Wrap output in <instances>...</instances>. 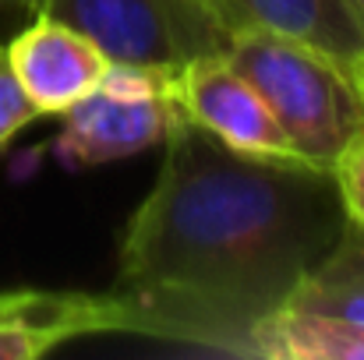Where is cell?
<instances>
[{
    "label": "cell",
    "mask_w": 364,
    "mask_h": 360,
    "mask_svg": "<svg viewBox=\"0 0 364 360\" xmlns=\"http://www.w3.org/2000/svg\"><path fill=\"white\" fill-rule=\"evenodd\" d=\"M358 4H361V14H364V0H358Z\"/></svg>",
    "instance_id": "14"
},
{
    "label": "cell",
    "mask_w": 364,
    "mask_h": 360,
    "mask_svg": "<svg viewBox=\"0 0 364 360\" xmlns=\"http://www.w3.org/2000/svg\"><path fill=\"white\" fill-rule=\"evenodd\" d=\"M64 300H68V293H50V290H0V318L53 311Z\"/></svg>",
    "instance_id": "12"
},
{
    "label": "cell",
    "mask_w": 364,
    "mask_h": 360,
    "mask_svg": "<svg viewBox=\"0 0 364 360\" xmlns=\"http://www.w3.org/2000/svg\"><path fill=\"white\" fill-rule=\"evenodd\" d=\"M163 148L121 237L110 290L121 332L251 357L255 325L290 300L347 223L333 170L244 156L184 117Z\"/></svg>",
    "instance_id": "1"
},
{
    "label": "cell",
    "mask_w": 364,
    "mask_h": 360,
    "mask_svg": "<svg viewBox=\"0 0 364 360\" xmlns=\"http://www.w3.org/2000/svg\"><path fill=\"white\" fill-rule=\"evenodd\" d=\"M28 14L85 32L117 64L181 67L227 46L205 0H28Z\"/></svg>",
    "instance_id": "3"
},
{
    "label": "cell",
    "mask_w": 364,
    "mask_h": 360,
    "mask_svg": "<svg viewBox=\"0 0 364 360\" xmlns=\"http://www.w3.org/2000/svg\"><path fill=\"white\" fill-rule=\"evenodd\" d=\"M4 50L21 92L39 117H60L71 110L78 99L100 89L114 64L85 32L57 18H32L28 28L4 43Z\"/></svg>",
    "instance_id": "6"
},
{
    "label": "cell",
    "mask_w": 364,
    "mask_h": 360,
    "mask_svg": "<svg viewBox=\"0 0 364 360\" xmlns=\"http://www.w3.org/2000/svg\"><path fill=\"white\" fill-rule=\"evenodd\" d=\"M32 120H39V114H36V107L28 103V96L21 92V85H18L11 64H7V50H4V43H0V148H4L18 131H25Z\"/></svg>",
    "instance_id": "10"
},
{
    "label": "cell",
    "mask_w": 364,
    "mask_h": 360,
    "mask_svg": "<svg viewBox=\"0 0 364 360\" xmlns=\"http://www.w3.org/2000/svg\"><path fill=\"white\" fill-rule=\"evenodd\" d=\"M227 36L269 32L304 43L364 82V14L358 0H205Z\"/></svg>",
    "instance_id": "7"
},
{
    "label": "cell",
    "mask_w": 364,
    "mask_h": 360,
    "mask_svg": "<svg viewBox=\"0 0 364 360\" xmlns=\"http://www.w3.org/2000/svg\"><path fill=\"white\" fill-rule=\"evenodd\" d=\"M333 180H336V191L343 198L347 216L364 227V127L358 131V138L343 148V156L336 159Z\"/></svg>",
    "instance_id": "11"
},
{
    "label": "cell",
    "mask_w": 364,
    "mask_h": 360,
    "mask_svg": "<svg viewBox=\"0 0 364 360\" xmlns=\"http://www.w3.org/2000/svg\"><path fill=\"white\" fill-rule=\"evenodd\" d=\"M173 67L110 64L96 92L64 110V127L53 145L57 159L71 170H89L138 156L163 145L181 110L166 89Z\"/></svg>",
    "instance_id": "4"
},
{
    "label": "cell",
    "mask_w": 364,
    "mask_h": 360,
    "mask_svg": "<svg viewBox=\"0 0 364 360\" xmlns=\"http://www.w3.org/2000/svg\"><path fill=\"white\" fill-rule=\"evenodd\" d=\"M18 11H28V0H0V21L18 14Z\"/></svg>",
    "instance_id": "13"
},
{
    "label": "cell",
    "mask_w": 364,
    "mask_h": 360,
    "mask_svg": "<svg viewBox=\"0 0 364 360\" xmlns=\"http://www.w3.org/2000/svg\"><path fill=\"white\" fill-rule=\"evenodd\" d=\"M223 57L265 99L304 166L333 170L364 127V82L326 53L269 32H234Z\"/></svg>",
    "instance_id": "2"
},
{
    "label": "cell",
    "mask_w": 364,
    "mask_h": 360,
    "mask_svg": "<svg viewBox=\"0 0 364 360\" xmlns=\"http://www.w3.org/2000/svg\"><path fill=\"white\" fill-rule=\"evenodd\" d=\"M258 360H364V325L315 311L279 307L251 332Z\"/></svg>",
    "instance_id": "8"
},
{
    "label": "cell",
    "mask_w": 364,
    "mask_h": 360,
    "mask_svg": "<svg viewBox=\"0 0 364 360\" xmlns=\"http://www.w3.org/2000/svg\"><path fill=\"white\" fill-rule=\"evenodd\" d=\"M166 89L181 117L223 141L227 148L262 159L301 163L276 117L269 114L265 99L223 53H205L173 67Z\"/></svg>",
    "instance_id": "5"
},
{
    "label": "cell",
    "mask_w": 364,
    "mask_h": 360,
    "mask_svg": "<svg viewBox=\"0 0 364 360\" xmlns=\"http://www.w3.org/2000/svg\"><path fill=\"white\" fill-rule=\"evenodd\" d=\"M283 307L315 311L326 318H343L364 325V227L347 216L336 244L326 258L297 283Z\"/></svg>",
    "instance_id": "9"
}]
</instances>
